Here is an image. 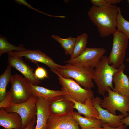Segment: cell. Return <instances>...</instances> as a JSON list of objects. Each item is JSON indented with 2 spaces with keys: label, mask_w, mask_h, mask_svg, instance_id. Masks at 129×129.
I'll use <instances>...</instances> for the list:
<instances>
[{
  "label": "cell",
  "mask_w": 129,
  "mask_h": 129,
  "mask_svg": "<svg viewBox=\"0 0 129 129\" xmlns=\"http://www.w3.org/2000/svg\"><path fill=\"white\" fill-rule=\"evenodd\" d=\"M119 7L108 4L99 7L93 5L88 12V17L98 29L102 37L109 36L117 29Z\"/></svg>",
  "instance_id": "obj_1"
},
{
  "label": "cell",
  "mask_w": 129,
  "mask_h": 129,
  "mask_svg": "<svg viewBox=\"0 0 129 129\" xmlns=\"http://www.w3.org/2000/svg\"><path fill=\"white\" fill-rule=\"evenodd\" d=\"M94 70L93 80L97 86L98 94L104 96L109 88L113 89V76L118 68L110 65L108 57L104 55Z\"/></svg>",
  "instance_id": "obj_2"
},
{
  "label": "cell",
  "mask_w": 129,
  "mask_h": 129,
  "mask_svg": "<svg viewBox=\"0 0 129 129\" xmlns=\"http://www.w3.org/2000/svg\"><path fill=\"white\" fill-rule=\"evenodd\" d=\"M94 70L67 64L64 68H59L55 73L65 78H71L80 85L91 89L94 85L93 80Z\"/></svg>",
  "instance_id": "obj_3"
},
{
  "label": "cell",
  "mask_w": 129,
  "mask_h": 129,
  "mask_svg": "<svg viewBox=\"0 0 129 129\" xmlns=\"http://www.w3.org/2000/svg\"><path fill=\"white\" fill-rule=\"evenodd\" d=\"M113 34V38L111 51L108 57L109 64L118 69L123 64L129 39L117 29Z\"/></svg>",
  "instance_id": "obj_4"
},
{
  "label": "cell",
  "mask_w": 129,
  "mask_h": 129,
  "mask_svg": "<svg viewBox=\"0 0 129 129\" xmlns=\"http://www.w3.org/2000/svg\"><path fill=\"white\" fill-rule=\"evenodd\" d=\"M108 95L103 96L100 106L105 108L109 112L116 115V111L120 112L125 117L129 115L128 113L129 110V96L119 94L112 91L109 88L107 92Z\"/></svg>",
  "instance_id": "obj_5"
},
{
  "label": "cell",
  "mask_w": 129,
  "mask_h": 129,
  "mask_svg": "<svg viewBox=\"0 0 129 129\" xmlns=\"http://www.w3.org/2000/svg\"><path fill=\"white\" fill-rule=\"evenodd\" d=\"M37 97L32 96L27 101L22 103L16 104L11 102L8 107L5 109L8 113L16 112L20 115L22 121L21 129L26 128L37 118Z\"/></svg>",
  "instance_id": "obj_6"
},
{
  "label": "cell",
  "mask_w": 129,
  "mask_h": 129,
  "mask_svg": "<svg viewBox=\"0 0 129 129\" xmlns=\"http://www.w3.org/2000/svg\"><path fill=\"white\" fill-rule=\"evenodd\" d=\"M56 75L62 86L61 90L75 101L83 102L88 99H92L94 97L91 89L83 88L73 79L64 78L58 74Z\"/></svg>",
  "instance_id": "obj_7"
},
{
  "label": "cell",
  "mask_w": 129,
  "mask_h": 129,
  "mask_svg": "<svg viewBox=\"0 0 129 129\" xmlns=\"http://www.w3.org/2000/svg\"><path fill=\"white\" fill-rule=\"evenodd\" d=\"M106 51V49L103 48H86L78 57L70 59L64 62L74 65L94 69Z\"/></svg>",
  "instance_id": "obj_8"
},
{
  "label": "cell",
  "mask_w": 129,
  "mask_h": 129,
  "mask_svg": "<svg viewBox=\"0 0 129 129\" xmlns=\"http://www.w3.org/2000/svg\"><path fill=\"white\" fill-rule=\"evenodd\" d=\"M11 88L9 91L11 96V102L16 104L27 101L32 95L24 78L16 74L12 75L10 79Z\"/></svg>",
  "instance_id": "obj_9"
},
{
  "label": "cell",
  "mask_w": 129,
  "mask_h": 129,
  "mask_svg": "<svg viewBox=\"0 0 129 129\" xmlns=\"http://www.w3.org/2000/svg\"><path fill=\"white\" fill-rule=\"evenodd\" d=\"M9 54L17 56L24 57L35 63L38 62L43 63L49 68L50 70L54 73L59 68H63L65 67V66L56 64L45 53L38 49H26L19 51H12Z\"/></svg>",
  "instance_id": "obj_10"
},
{
  "label": "cell",
  "mask_w": 129,
  "mask_h": 129,
  "mask_svg": "<svg viewBox=\"0 0 129 129\" xmlns=\"http://www.w3.org/2000/svg\"><path fill=\"white\" fill-rule=\"evenodd\" d=\"M7 62L24 76L25 79L35 86H38L41 81L36 76L33 69L24 62L21 56L8 54Z\"/></svg>",
  "instance_id": "obj_11"
},
{
  "label": "cell",
  "mask_w": 129,
  "mask_h": 129,
  "mask_svg": "<svg viewBox=\"0 0 129 129\" xmlns=\"http://www.w3.org/2000/svg\"><path fill=\"white\" fill-rule=\"evenodd\" d=\"M72 114L51 115L47 121V129H81Z\"/></svg>",
  "instance_id": "obj_12"
},
{
  "label": "cell",
  "mask_w": 129,
  "mask_h": 129,
  "mask_svg": "<svg viewBox=\"0 0 129 129\" xmlns=\"http://www.w3.org/2000/svg\"><path fill=\"white\" fill-rule=\"evenodd\" d=\"M102 100L100 97H97L92 99V104L98 111L99 116L96 119L103 123H107L109 126L116 128L123 125L121 120L124 117L122 114L116 115L112 114L107 109L102 108L100 104Z\"/></svg>",
  "instance_id": "obj_13"
},
{
  "label": "cell",
  "mask_w": 129,
  "mask_h": 129,
  "mask_svg": "<svg viewBox=\"0 0 129 129\" xmlns=\"http://www.w3.org/2000/svg\"><path fill=\"white\" fill-rule=\"evenodd\" d=\"M50 102L40 96L37 97V120L35 129H47V121L50 115Z\"/></svg>",
  "instance_id": "obj_14"
},
{
  "label": "cell",
  "mask_w": 129,
  "mask_h": 129,
  "mask_svg": "<svg viewBox=\"0 0 129 129\" xmlns=\"http://www.w3.org/2000/svg\"><path fill=\"white\" fill-rule=\"evenodd\" d=\"M26 80L32 96L44 97L50 103L63 98L67 95L65 92L61 90H52L38 86H35L29 81Z\"/></svg>",
  "instance_id": "obj_15"
},
{
  "label": "cell",
  "mask_w": 129,
  "mask_h": 129,
  "mask_svg": "<svg viewBox=\"0 0 129 129\" xmlns=\"http://www.w3.org/2000/svg\"><path fill=\"white\" fill-rule=\"evenodd\" d=\"M125 67L123 64L113 75V81L115 86L112 90L120 94L129 96V78L124 73Z\"/></svg>",
  "instance_id": "obj_16"
},
{
  "label": "cell",
  "mask_w": 129,
  "mask_h": 129,
  "mask_svg": "<svg viewBox=\"0 0 129 129\" xmlns=\"http://www.w3.org/2000/svg\"><path fill=\"white\" fill-rule=\"evenodd\" d=\"M22 118L17 113H8L4 108H0V125L4 129H21Z\"/></svg>",
  "instance_id": "obj_17"
},
{
  "label": "cell",
  "mask_w": 129,
  "mask_h": 129,
  "mask_svg": "<svg viewBox=\"0 0 129 129\" xmlns=\"http://www.w3.org/2000/svg\"><path fill=\"white\" fill-rule=\"evenodd\" d=\"M64 97L72 101L74 104V108L76 109L79 113L83 114L85 117L96 119L99 116L98 113L93 106L91 99H88L83 102H80L75 101L68 95H65Z\"/></svg>",
  "instance_id": "obj_18"
},
{
  "label": "cell",
  "mask_w": 129,
  "mask_h": 129,
  "mask_svg": "<svg viewBox=\"0 0 129 129\" xmlns=\"http://www.w3.org/2000/svg\"><path fill=\"white\" fill-rule=\"evenodd\" d=\"M64 96L62 98L50 103V115H72L74 112V104L72 101L65 98Z\"/></svg>",
  "instance_id": "obj_19"
},
{
  "label": "cell",
  "mask_w": 129,
  "mask_h": 129,
  "mask_svg": "<svg viewBox=\"0 0 129 129\" xmlns=\"http://www.w3.org/2000/svg\"><path fill=\"white\" fill-rule=\"evenodd\" d=\"M72 115L78 123L81 129L101 127L103 123L100 120L96 119L90 118L83 117L76 111L73 113Z\"/></svg>",
  "instance_id": "obj_20"
},
{
  "label": "cell",
  "mask_w": 129,
  "mask_h": 129,
  "mask_svg": "<svg viewBox=\"0 0 129 129\" xmlns=\"http://www.w3.org/2000/svg\"><path fill=\"white\" fill-rule=\"evenodd\" d=\"M88 35L86 33L77 36L70 59H74L78 57L87 48L86 45L88 42Z\"/></svg>",
  "instance_id": "obj_21"
},
{
  "label": "cell",
  "mask_w": 129,
  "mask_h": 129,
  "mask_svg": "<svg viewBox=\"0 0 129 129\" xmlns=\"http://www.w3.org/2000/svg\"><path fill=\"white\" fill-rule=\"evenodd\" d=\"M51 37L59 42L64 50L66 55H71L73 52L75 45L76 38L69 36L63 38L57 35H52Z\"/></svg>",
  "instance_id": "obj_22"
},
{
  "label": "cell",
  "mask_w": 129,
  "mask_h": 129,
  "mask_svg": "<svg viewBox=\"0 0 129 129\" xmlns=\"http://www.w3.org/2000/svg\"><path fill=\"white\" fill-rule=\"evenodd\" d=\"M11 67L9 64L4 72L0 76V102L4 99L6 95L7 87L10 82L12 75Z\"/></svg>",
  "instance_id": "obj_23"
},
{
  "label": "cell",
  "mask_w": 129,
  "mask_h": 129,
  "mask_svg": "<svg viewBox=\"0 0 129 129\" xmlns=\"http://www.w3.org/2000/svg\"><path fill=\"white\" fill-rule=\"evenodd\" d=\"M27 49L22 44L16 46L10 43L5 36H0V56L4 53H9L12 51H19Z\"/></svg>",
  "instance_id": "obj_24"
},
{
  "label": "cell",
  "mask_w": 129,
  "mask_h": 129,
  "mask_svg": "<svg viewBox=\"0 0 129 129\" xmlns=\"http://www.w3.org/2000/svg\"><path fill=\"white\" fill-rule=\"evenodd\" d=\"M116 28L117 29L125 34L129 40V22L123 17L119 7L117 18Z\"/></svg>",
  "instance_id": "obj_25"
},
{
  "label": "cell",
  "mask_w": 129,
  "mask_h": 129,
  "mask_svg": "<svg viewBox=\"0 0 129 129\" xmlns=\"http://www.w3.org/2000/svg\"><path fill=\"white\" fill-rule=\"evenodd\" d=\"M36 77L39 80L48 78L46 70L43 68L38 66L34 72Z\"/></svg>",
  "instance_id": "obj_26"
},
{
  "label": "cell",
  "mask_w": 129,
  "mask_h": 129,
  "mask_svg": "<svg viewBox=\"0 0 129 129\" xmlns=\"http://www.w3.org/2000/svg\"><path fill=\"white\" fill-rule=\"evenodd\" d=\"M11 102V94L10 91H8L7 92L5 98L0 102V108H7Z\"/></svg>",
  "instance_id": "obj_27"
},
{
  "label": "cell",
  "mask_w": 129,
  "mask_h": 129,
  "mask_svg": "<svg viewBox=\"0 0 129 129\" xmlns=\"http://www.w3.org/2000/svg\"><path fill=\"white\" fill-rule=\"evenodd\" d=\"M14 1L16 3L21 5H24L27 6L29 8L33 10H34L38 12L39 13H42L43 14L45 15L48 16H49L51 17H53L54 16L53 15H52L48 14H47L45 13L42 12L38 10L35 8L32 7L28 3L27 1L25 0H15Z\"/></svg>",
  "instance_id": "obj_28"
},
{
  "label": "cell",
  "mask_w": 129,
  "mask_h": 129,
  "mask_svg": "<svg viewBox=\"0 0 129 129\" xmlns=\"http://www.w3.org/2000/svg\"><path fill=\"white\" fill-rule=\"evenodd\" d=\"M90 1L93 5L99 7H102L108 4L107 0H91Z\"/></svg>",
  "instance_id": "obj_29"
},
{
  "label": "cell",
  "mask_w": 129,
  "mask_h": 129,
  "mask_svg": "<svg viewBox=\"0 0 129 129\" xmlns=\"http://www.w3.org/2000/svg\"><path fill=\"white\" fill-rule=\"evenodd\" d=\"M102 126L103 128L104 129H125L126 127L125 125H123L116 128H113L109 126L106 123H103Z\"/></svg>",
  "instance_id": "obj_30"
},
{
  "label": "cell",
  "mask_w": 129,
  "mask_h": 129,
  "mask_svg": "<svg viewBox=\"0 0 129 129\" xmlns=\"http://www.w3.org/2000/svg\"><path fill=\"white\" fill-rule=\"evenodd\" d=\"M36 120L37 118H34L27 127L23 129H35Z\"/></svg>",
  "instance_id": "obj_31"
},
{
  "label": "cell",
  "mask_w": 129,
  "mask_h": 129,
  "mask_svg": "<svg viewBox=\"0 0 129 129\" xmlns=\"http://www.w3.org/2000/svg\"><path fill=\"white\" fill-rule=\"evenodd\" d=\"M128 112L129 113V110H128ZM121 122L123 124H125L126 126L129 125V115L128 116L125 118H124L122 119Z\"/></svg>",
  "instance_id": "obj_32"
},
{
  "label": "cell",
  "mask_w": 129,
  "mask_h": 129,
  "mask_svg": "<svg viewBox=\"0 0 129 129\" xmlns=\"http://www.w3.org/2000/svg\"><path fill=\"white\" fill-rule=\"evenodd\" d=\"M108 4L114 5L120 3L122 1L121 0H107Z\"/></svg>",
  "instance_id": "obj_33"
},
{
  "label": "cell",
  "mask_w": 129,
  "mask_h": 129,
  "mask_svg": "<svg viewBox=\"0 0 129 129\" xmlns=\"http://www.w3.org/2000/svg\"><path fill=\"white\" fill-rule=\"evenodd\" d=\"M86 129H104L102 127H92L90 128Z\"/></svg>",
  "instance_id": "obj_34"
},
{
  "label": "cell",
  "mask_w": 129,
  "mask_h": 129,
  "mask_svg": "<svg viewBox=\"0 0 129 129\" xmlns=\"http://www.w3.org/2000/svg\"><path fill=\"white\" fill-rule=\"evenodd\" d=\"M126 60L127 62H129V58H128L126 59Z\"/></svg>",
  "instance_id": "obj_35"
},
{
  "label": "cell",
  "mask_w": 129,
  "mask_h": 129,
  "mask_svg": "<svg viewBox=\"0 0 129 129\" xmlns=\"http://www.w3.org/2000/svg\"><path fill=\"white\" fill-rule=\"evenodd\" d=\"M127 1H128V3H129V0H128Z\"/></svg>",
  "instance_id": "obj_36"
},
{
  "label": "cell",
  "mask_w": 129,
  "mask_h": 129,
  "mask_svg": "<svg viewBox=\"0 0 129 129\" xmlns=\"http://www.w3.org/2000/svg\"></svg>",
  "instance_id": "obj_37"
}]
</instances>
